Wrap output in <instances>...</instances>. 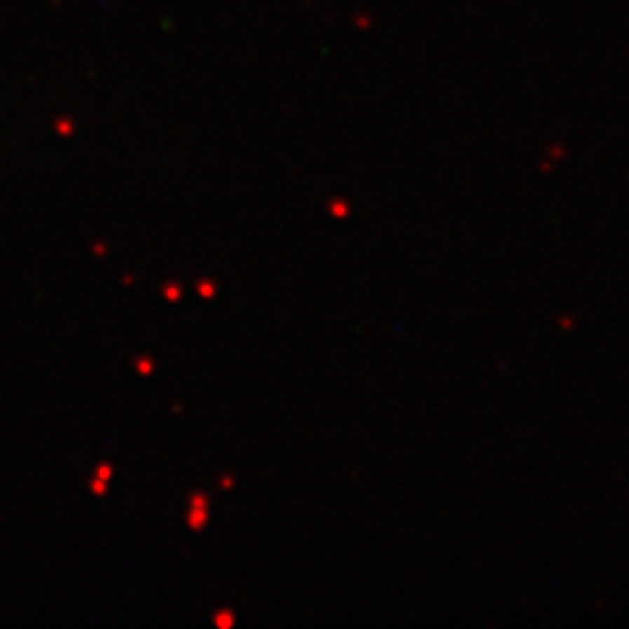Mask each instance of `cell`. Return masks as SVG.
<instances>
[]
</instances>
